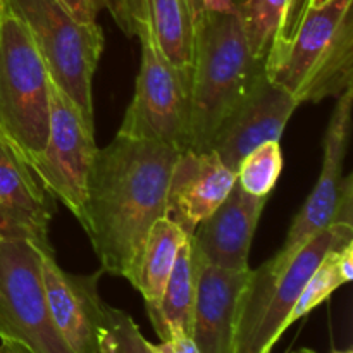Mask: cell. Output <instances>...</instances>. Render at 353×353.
Returning a JSON list of instances; mask_svg holds the SVG:
<instances>
[{
	"mask_svg": "<svg viewBox=\"0 0 353 353\" xmlns=\"http://www.w3.org/2000/svg\"><path fill=\"white\" fill-rule=\"evenodd\" d=\"M0 353H28L23 347L16 343H10V341H2L0 345Z\"/></svg>",
	"mask_w": 353,
	"mask_h": 353,
	"instance_id": "29",
	"label": "cell"
},
{
	"mask_svg": "<svg viewBox=\"0 0 353 353\" xmlns=\"http://www.w3.org/2000/svg\"><path fill=\"white\" fill-rule=\"evenodd\" d=\"M137 37L141 45L140 71L117 133L188 150L192 68L172 65L143 26L137 28Z\"/></svg>",
	"mask_w": 353,
	"mask_h": 353,
	"instance_id": "7",
	"label": "cell"
},
{
	"mask_svg": "<svg viewBox=\"0 0 353 353\" xmlns=\"http://www.w3.org/2000/svg\"><path fill=\"white\" fill-rule=\"evenodd\" d=\"M186 6H188L190 12H192L193 16V21H195V24L199 23V19L202 17L203 10H205V7H203V2L202 0H185Z\"/></svg>",
	"mask_w": 353,
	"mask_h": 353,
	"instance_id": "28",
	"label": "cell"
},
{
	"mask_svg": "<svg viewBox=\"0 0 353 353\" xmlns=\"http://www.w3.org/2000/svg\"><path fill=\"white\" fill-rule=\"evenodd\" d=\"M155 353H199L195 341L190 334L181 331H172L168 340H162L161 343H152Z\"/></svg>",
	"mask_w": 353,
	"mask_h": 353,
	"instance_id": "25",
	"label": "cell"
},
{
	"mask_svg": "<svg viewBox=\"0 0 353 353\" xmlns=\"http://www.w3.org/2000/svg\"><path fill=\"white\" fill-rule=\"evenodd\" d=\"M97 152L95 128L86 123L78 107L50 79L47 143L28 165L43 188L74 214L79 224Z\"/></svg>",
	"mask_w": 353,
	"mask_h": 353,
	"instance_id": "9",
	"label": "cell"
},
{
	"mask_svg": "<svg viewBox=\"0 0 353 353\" xmlns=\"http://www.w3.org/2000/svg\"><path fill=\"white\" fill-rule=\"evenodd\" d=\"M327 2H330V0H305L303 7H314V9H316V7L324 6V3H327ZM303 7H302V9H303ZM300 12H302V10H300Z\"/></svg>",
	"mask_w": 353,
	"mask_h": 353,
	"instance_id": "30",
	"label": "cell"
},
{
	"mask_svg": "<svg viewBox=\"0 0 353 353\" xmlns=\"http://www.w3.org/2000/svg\"><path fill=\"white\" fill-rule=\"evenodd\" d=\"M352 240L353 224L334 221L295 252L276 254L252 271L238 302L234 353H271L324 255Z\"/></svg>",
	"mask_w": 353,
	"mask_h": 353,
	"instance_id": "4",
	"label": "cell"
},
{
	"mask_svg": "<svg viewBox=\"0 0 353 353\" xmlns=\"http://www.w3.org/2000/svg\"><path fill=\"white\" fill-rule=\"evenodd\" d=\"M331 353H353L352 348H347V350H333Z\"/></svg>",
	"mask_w": 353,
	"mask_h": 353,
	"instance_id": "32",
	"label": "cell"
},
{
	"mask_svg": "<svg viewBox=\"0 0 353 353\" xmlns=\"http://www.w3.org/2000/svg\"><path fill=\"white\" fill-rule=\"evenodd\" d=\"M61 2L81 23H97V16L103 9V0H61Z\"/></svg>",
	"mask_w": 353,
	"mask_h": 353,
	"instance_id": "26",
	"label": "cell"
},
{
	"mask_svg": "<svg viewBox=\"0 0 353 353\" xmlns=\"http://www.w3.org/2000/svg\"><path fill=\"white\" fill-rule=\"evenodd\" d=\"M137 28L143 26L161 54L178 68H192L195 21L185 0H138Z\"/></svg>",
	"mask_w": 353,
	"mask_h": 353,
	"instance_id": "18",
	"label": "cell"
},
{
	"mask_svg": "<svg viewBox=\"0 0 353 353\" xmlns=\"http://www.w3.org/2000/svg\"><path fill=\"white\" fill-rule=\"evenodd\" d=\"M236 172L214 150L179 152L168 188V214L186 234L195 233L230 195Z\"/></svg>",
	"mask_w": 353,
	"mask_h": 353,
	"instance_id": "14",
	"label": "cell"
},
{
	"mask_svg": "<svg viewBox=\"0 0 353 353\" xmlns=\"http://www.w3.org/2000/svg\"><path fill=\"white\" fill-rule=\"evenodd\" d=\"M0 340L28 353H74L52 321L41 254L28 241L0 238Z\"/></svg>",
	"mask_w": 353,
	"mask_h": 353,
	"instance_id": "8",
	"label": "cell"
},
{
	"mask_svg": "<svg viewBox=\"0 0 353 353\" xmlns=\"http://www.w3.org/2000/svg\"><path fill=\"white\" fill-rule=\"evenodd\" d=\"M352 97V86L338 97V103L324 134V161L319 179L293 219L278 254H292L334 221L343 183V162L350 143Z\"/></svg>",
	"mask_w": 353,
	"mask_h": 353,
	"instance_id": "13",
	"label": "cell"
},
{
	"mask_svg": "<svg viewBox=\"0 0 353 353\" xmlns=\"http://www.w3.org/2000/svg\"><path fill=\"white\" fill-rule=\"evenodd\" d=\"M207 10L216 12H234V0H202Z\"/></svg>",
	"mask_w": 353,
	"mask_h": 353,
	"instance_id": "27",
	"label": "cell"
},
{
	"mask_svg": "<svg viewBox=\"0 0 353 353\" xmlns=\"http://www.w3.org/2000/svg\"><path fill=\"white\" fill-rule=\"evenodd\" d=\"M196 276H199V264H196V255L193 252L188 234L178 252L174 268L169 276L161 307H159V319L154 324V330L161 341L168 340L172 331H181L192 336L196 300Z\"/></svg>",
	"mask_w": 353,
	"mask_h": 353,
	"instance_id": "19",
	"label": "cell"
},
{
	"mask_svg": "<svg viewBox=\"0 0 353 353\" xmlns=\"http://www.w3.org/2000/svg\"><path fill=\"white\" fill-rule=\"evenodd\" d=\"M353 0L303 7L296 24L274 38L265 76L299 103L340 97L353 79Z\"/></svg>",
	"mask_w": 353,
	"mask_h": 353,
	"instance_id": "2",
	"label": "cell"
},
{
	"mask_svg": "<svg viewBox=\"0 0 353 353\" xmlns=\"http://www.w3.org/2000/svg\"><path fill=\"white\" fill-rule=\"evenodd\" d=\"M52 216L54 196L0 137V238L28 241L41 254H54L48 240Z\"/></svg>",
	"mask_w": 353,
	"mask_h": 353,
	"instance_id": "12",
	"label": "cell"
},
{
	"mask_svg": "<svg viewBox=\"0 0 353 353\" xmlns=\"http://www.w3.org/2000/svg\"><path fill=\"white\" fill-rule=\"evenodd\" d=\"M193 252L199 264L192 330L193 341L199 353H234L238 302L250 278L252 269L228 271L214 268L202 261L195 248Z\"/></svg>",
	"mask_w": 353,
	"mask_h": 353,
	"instance_id": "16",
	"label": "cell"
},
{
	"mask_svg": "<svg viewBox=\"0 0 353 353\" xmlns=\"http://www.w3.org/2000/svg\"><path fill=\"white\" fill-rule=\"evenodd\" d=\"M179 150L116 134L99 148L86 185L83 230L102 271L133 285L145 240L168 214V188Z\"/></svg>",
	"mask_w": 353,
	"mask_h": 353,
	"instance_id": "1",
	"label": "cell"
},
{
	"mask_svg": "<svg viewBox=\"0 0 353 353\" xmlns=\"http://www.w3.org/2000/svg\"><path fill=\"white\" fill-rule=\"evenodd\" d=\"M353 278V240L343 245L331 248L309 281L303 286L292 314H290L288 324L292 326L299 319L319 307L324 300L330 299L333 292H336L340 286L350 283Z\"/></svg>",
	"mask_w": 353,
	"mask_h": 353,
	"instance_id": "20",
	"label": "cell"
},
{
	"mask_svg": "<svg viewBox=\"0 0 353 353\" xmlns=\"http://www.w3.org/2000/svg\"><path fill=\"white\" fill-rule=\"evenodd\" d=\"M281 171V145L279 141H265L245 155L236 169V181L250 195L269 196Z\"/></svg>",
	"mask_w": 353,
	"mask_h": 353,
	"instance_id": "22",
	"label": "cell"
},
{
	"mask_svg": "<svg viewBox=\"0 0 353 353\" xmlns=\"http://www.w3.org/2000/svg\"><path fill=\"white\" fill-rule=\"evenodd\" d=\"M186 236L188 234L174 221L169 217H161L159 221H155L147 240H145L133 288H137L143 296L152 326L159 319L162 295H164L165 285H168V279L174 268L178 252Z\"/></svg>",
	"mask_w": 353,
	"mask_h": 353,
	"instance_id": "17",
	"label": "cell"
},
{
	"mask_svg": "<svg viewBox=\"0 0 353 353\" xmlns=\"http://www.w3.org/2000/svg\"><path fill=\"white\" fill-rule=\"evenodd\" d=\"M268 196L245 192L238 181L224 202L196 226L192 247L205 264L228 271H247L252 240Z\"/></svg>",
	"mask_w": 353,
	"mask_h": 353,
	"instance_id": "15",
	"label": "cell"
},
{
	"mask_svg": "<svg viewBox=\"0 0 353 353\" xmlns=\"http://www.w3.org/2000/svg\"><path fill=\"white\" fill-rule=\"evenodd\" d=\"M264 74V61L252 55L236 10H203L195 24L188 150H210L226 117Z\"/></svg>",
	"mask_w": 353,
	"mask_h": 353,
	"instance_id": "3",
	"label": "cell"
},
{
	"mask_svg": "<svg viewBox=\"0 0 353 353\" xmlns=\"http://www.w3.org/2000/svg\"><path fill=\"white\" fill-rule=\"evenodd\" d=\"M24 23L52 81L93 126L92 83L103 52L97 23L76 19L61 0H7Z\"/></svg>",
	"mask_w": 353,
	"mask_h": 353,
	"instance_id": "6",
	"label": "cell"
},
{
	"mask_svg": "<svg viewBox=\"0 0 353 353\" xmlns=\"http://www.w3.org/2000/svg\"><path fill=\"white\" fill-rule=\"evenodd\" d=\"M50 76L23 21L0 0V137L26 164L48 137Z\"/></svg>",
	"mask_w": 353,
	"mask_h": 353,
	"instance_id": "5",
	"label": "cell"
},
{
	"mask_svg": "<svg viewBox=\"0 0 353 353\" xmlns=\"http://www.w3.org/2000/svg\"><path fill=\"white\" fill-rule=\"evenodd\" d=\"M103 7L109 10L117 26L128 37H137V19L140 9L138 0H103Z\"/></svg>",
	"mask_w": 353,
	"mask_h": 353,
	"instance_id": "24",
	"label": "cell"
},
{
	"mask_svg": "<svg viewBox=\"0 0 353 353\" xmlns=\"http://www.w3.org/2000/svg\"><path fill=\"white\" fill-rule=\"evenodd\" d=\"M292 0H238L234 10L240 19L252 55L264 61L274 38L286 24Z\"/></svg>",
	"mask_w": 353,
	"mask_h": 353,
	"instance_id": "21",
	"label": "cell"
},
{
	"mask_svg": "<svg viewBox=\"0 0 353 353\" xmlns=\"http://www.w3.org/2000/svg\"><path fill=\"white\" fill-rule=\"evenodd\" d=\"M300 103L285 88L262 76L234 107L214 137L210 150L236 172L245 155L265 141H279Z\"/></svg>",
	"mask_w": 353,
	"mask_h": 353,
	"instance_id": "11",
	"label": "cell"
},
{
	"mask_svg": "<svg viewBox=\"0 0 353 353\" xmlns=\"http://www.w3.org/2000/svg\"><path fill=\"white\" fill-rule=\"evenodd\" d=\"M102 274V269L93 274H71L59 268L55 254H41L48 310L59 334L74 353H100L105 310V302L99 295Z\"/></svg>",
	"mask_w": 353,
	"mask_h": 353,
	"instance_id": "10",
	"label": "cell"
},
{
	"mask_svg": "<svg viewBox=\"0 0 353 353\" xmlns=\"http://www.w3.org/2000/svg\"><path fill=\"white\" fill-rule=\"evenodd\" d=\"M100 353H155L138 324L124 310L105 303Z\"/></svg>",
	"mask_w": 353,
	"mask_h": 353,
	"instance_id": "23",
	"label": "cell"
},
{
	"mask_svg": "<svg viewBox=\"0 0 353 353\" xmlns=\"http://www.w3.org/2000/svg\"><path fill=\"white\" fill-rule=\"evenodd\" d=\"M293 353H316L314 350H310V348H300V350L293 352Z\"/></svg>",
	"mask_w": 353,
	"mask_h": 353,
	"instance_id": "31",
	"label": "cell"
}]
</instances>
